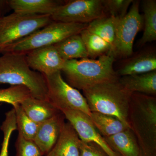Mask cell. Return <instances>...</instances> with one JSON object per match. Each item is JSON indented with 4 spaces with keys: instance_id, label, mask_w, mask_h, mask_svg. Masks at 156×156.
Masks as SVG:
<instances>
[{
    "instance_id": "cell-5",
    "label": "cell",
    "mask_w": 156,
    "mask_h": 156,
    "mask_svg": "<svg viewBox=\"0 0 156 156\" xmlns=\"http://www.w3.org/2000/svg\"><path fill=\"white\" fill-rule=\"evenodd\" d=\"M88 24L53 21L28 36L2 50L1 53L25 54L32 50L56 44L65 39L80 34Z\"/></svg>"
},
{
    "instance_id": "cell-27",
    "label": "cell",
    "mask_w": 156,
    "mask_h": 156,
    "mask_svg": "<svg viewBox=\"0 0 156 156\" xmlns=\"http://www.w3.org/2000/svg\"><path fill=\"white\" fill-rule=\"evenodd\" d=\"M133 0H102L104 9L110 16L121 20L128 13V10Z\"/></svg>"
},
{
    "instance_id": "cell-10",
    "label": "cell",
    "mask_w": 156,
    "mask_h": 156,
    "mask_svg": "<svg viewBox=\"0 0 156 156\" xmlns=\"http://www.w3.org/2000/svg\"><path fill=\"white\" fill-rule=\"evenodd\" d=\"M62 113L72 126L82 141L94 143L102 148L108 156H120L109 145L88 115L74 110L65 111Z\"/></svg>"
},
{
    "instance_id": "cell-21",
    "label": "cell",
    "mask_w": 156,
    "mask_h": 156,
    "mask_svg": "<svg viewBox=\"0 0 156 156\" xmlns=\"http://www.w3.org/2000/svg\"><path fill=\"white\" fill-rule=\"evenodd\" d=\"M120 20L112 16H105L89 23L86 29L108 42L112 48L114 42L117 27Z\"/></svg>"
},
{
    "instance_id": "cell-2",
    "label": "cell",
    "mask_w": 156,
    "mask_h": 156,
    "mask_svg": "<svg viewBox=\"0 0 156 156\" xmlns=\"http://www.w3.org/2000/svg\"><path fill=\"white\" fill-rule=\"evenodd\" d=\"M83 92L91 112L116 117L132 130L129 113L132 93L125 89L119 80L98 84Z\"/></svg>"
},
{
    "instance_id": "cell-16",
    "label": "cell",
    "mask_w": 156,
    "mask_h": 156,
    "mask_svg": "<svg viewBox=\"0 0 156 156\" xmlns=\"http://www.w3.org/2000/svg\"><path fill=\"white\" fill-rule=\"evenodd\" d=\"M20 105L27 115L38 124L61 112L48 100L38 99L32 96L25 99Z\"/></svg>"
},
{
    "instance_id": "cell-20",
    "label": "cell",
    "mask_w": 156,
    "mask_h": 156,
    "mask_svg": "<svg viewBox=\"0 0 156 156\" xmlns=\"http://www.w3.org/2000/svg\"><path fill=\"white\" fill-rule=\"evenodd\" d=\"M90 119L98 131L104 137L131 129L118 118L112 116L92 112Z\"/></svg>"
},
{
    "instance_id": "cell-6",
    "label": "cell",
    "mask_w": 156,
    "mask_h": 156,
    "mask_svg": "<svg viewBox=\"0 0 156 156\" xmlns=\"http://www.w3.org/2000/svg\"><path fill=\"white\" fill-rule=\"evenodd\" d=\"M53 20L48 15L12 14L1 17L0 20V53L2 50L34 32L50 24Z\"/></svg>"
},
{
    "instance_id": "cell-25",
    "label": "cell",
    "mask_w": 156,
    "mask_h": 156,
    "mask_svg": "<svg viewBox=\"0 0 156 156\" xmlns=\"http://www.w3.org/2000/svg\"><path fill=\"white\" fill-rule=\"evenodd\" d=\"M31 96L30 91L24 86H11L0 89V102L9 104L13 106L20 104Z\"/></svg>"
},
{
    "instance_id": "cell-14",
    "label": "cell",
    "mask_w": 156,
    "mask_h": 156,
    "mask_svg": "<svg viewBox=\"0 0 156 156\" xmlns=\"http://www.w3.org/2000/svg\"><path fill=\"white\" fill-rule=\"evenodd\" d=\"M7 2L9 8L17 14L50 16L62 5L54 0H9Z\"/></svg>"
},
{
    "instance_id": "cell-28",
    "label": "cell",
    "mask_w": 156,
    "mask_h": 156,
    "mask_svg": "<svg viewBox=\"0 0 156 156\" xmlns=\"http://www.w3.org/2000/svg\"><path fill=\"white\" fill-rule=\"evenodd\" d=\"M15 147L16 156H43L41 151L34 140L25 139L18 134Z\"/></svg>"
},
{
    "instance_id": "cell-12",
    "label": "cell",
    "mask_w": 156,
    "mask_h": 156,
    "mask_svg": "<svg viewBox=\"0 0 156 156\" xmlns=\"http://www.w3.org/2000/svg\"><path fill=\"white\" fill-rule=\"evenodd\" d=\"M61 112L40 123L34 141L41 151L47 154L55 145L65 121Z\"/></svg>"
},
{
    "instance_id": "cell-7",
    "label": "cell",
    "mask_w": 156,
    "mask_h": 156,
    "mask_svg": "<svg viewBox=\"0 0 156 156\" xmlns=\"http://www.w3.org/2000/svg\"><path fill=\"white\" fill-rule=\"evenodd\" d=\"M44 76L48 100L55 108L61 113L69 110L79 111L90 117L92 112L84 95L63 80L61 71Z\"/></svg>"
},
{
    "instance_id": "cell-18",
    "label": "cell",
    "mask_w": 156,
    "mask_h": 156,
    "mask_svg": "<svg viewBox=\"0 0 156 156\" xmlns=\"http://www.w3.org/2000/svg\"><path fill=\"white\" fill-rule=\"evenodd\" d=\"M155 70H156V53L148 52L131 58L122 66L118 73L123 76L145 73Z\"/></svg>"
},
{
    "instance_id": "cell-23",
    "label": "cell",
    "mask_w": 156,
    "mask_h": 156,
    "mask_svg": "<svg viewBox=\"0 0 156 156\" xmlns=\"http://www.w3.org/2000/svg\"><path fill=\"white\" fill-rule=\"evenodd\" d=\"M80 35L86 47L89 57L94 58L108 54L112 46L100 37L90 32L87 29L80 33Z\"/></svg>"
},
{
    "instance_id": "cell-13",
    "label": "cell",
    "mask_w": 156,
    "mask_h": 156,
    "mask_svg": "<svg viewBox=\"0 0 156 156\" xmlns=\"http://www.w3.org/2000/svg\"><path fill=\"white\" fill-rule=\"evenodd\" d=\"M81 140L69 122L62 127L58 139L46 156H80Z\"/></svg>"
},
{
    "instance_id": "cell-19",
    "label": "cell",
    "mask_w": 156,
    "mask_h": 156,
    "mask_svg": "<svg viewBox=\"0 0 156 156\" xmlns=\"http://www.w3.org/2000/svg\"><path fill=\"white\" fill-rule=\"evenodd\" d=\"M54 46L65 61L89 57L80 34L71 36L54 45Z\"/></svg>"
},
{
    "instance_id": "cell-30",
    "label": "cell",
    "mask_w": 156,
    "mask_h": 156,
    "mask_svg": "<svg viewBox=\"0 0 156 156\" xmlns=\"http://www.w3.org/2000/svg\"><path fill=\"white\" fill-rule=\"evenodd\" d=\"M142 156H156V150H141Z\"/></svg>"
},
{
    "instance_id": "cell-1",
    "label": "cell",
    "mask_w": 156,
    "mask_h": 156,
    "mask_svg": "<svg viewBox=\"0 0 156 156\" xmlns=\"http://www.w3.org/2000/svg\"><path fill=\"white\" fill-rule=\"evenodd\" d=\"M115 60L113 56L107 54L97 59L87 58L67 60L61 71L70 86L83 91L98 84L119 80L113 68Z\"/></svg>"
},
{
    "instance_id": "cell-22",
    "label": "cell",
    "mask_w": 156,
    "mask_h": 156,
    "mask_svg": "<svg viewBox=\"0 0 156 156\" xmlns=\"http://www.w3.org/2000/svg\"><path fill=\"white\" fill-rule=\"evenodd\" d=\"M143 19L144 28L142 37L140 41V46L156 40V1L146 0L143 2Z\"/></svg>"
},
{
    "instance_id": "cell-29",
    "label": "cell",
    "mask_w": 156,
    "mask_h": 156,
    "mask_svg": "<svg viewBox=\"0 0 156 156\" xmlns=\"http://www.w3.org/2000/svg\"><path fill=\"white\" fill-rule=\"evenodd\" d=\"M80 156H108L104 151L92 142H86L81 140Z\"/></svg>"
},
{
    "instance_id": "cell-15",
    "label": "cell",
    "mask_w": 156,
    "mask_h": 156,
    "mask_svg": "<svg viewBox=\"0 0 156 156\" xmlns=\"http://www.w3.org/2000/svg\"><path fill=\"white\" fill-rule=\"evenodd\" d=\"M104 138L111 147L120 156H142L136 136L131 129Z\"/></svg>"
},
{
    "instance_id": "cell-4",
    "label": "cell",
    "mask_w": 156,
    "mask_h": 156,
    "mask_svg": "<svg viewBox=\"0 0 156 156\" xmlns=\"http://www.w3.org/2000/svg\"><path fill=\"white\" fill-rule=\"evenodd\" d=\"M129 122L140 149H156V101L139 93L131 95Z\"/></svg>"
},
{
    "instance_id": "cell-24",
    "label": "cell",
    "mask_w": 156,
    "mask_h": 156,
    "mask_svg": "<svg viewBox=\"0 0 156 156\" xmlns=\"http://www.w3.org/2000/svg\"><path fill=\"white\" fill-rule=\"evenodd\" d=\"M15 111L16 124L18 134L25 139L34 140L39 124L33 121L27 115L20 106L17 104L13 106Z\"/></svg>"
},
{
    "instance_id": "cell-26",
    "label": "cell",
    "mask_w": 156,
    "mask_h": 156,
    "mask_svg": "<svg viewBox=\"0 0 156 156\" xmlns=\"http://www.w3.org/2000/svg\"><path fill=\"white\" fill-rule=\"evenodd\" d=\"M3 133L0 156H9V146L12 133L17 130L15 111L12 108L5 114V118L1 126Z\"/></svg>"
},
{
    "instance_id": "cell-3",
    "label": "cell",
    "mask_w": 156,
    "mask_h": 156,
    "mask_svg": "<svg viewBox=\"0 0 156 156\" xmlns=\"http://www.w3.org/2000/svg\"><path fill=\"white\" fill-rule=\"evenodd\" d=\"M0 84L24 86L33 97L48 100L44 76L29 66L25 54L7 53L0 56Z\"/></svg>"
},
{
    "instance_id": "cell-9",
    "label": "cell",
    "mask_w": 156,
    "mask_h": 156,
    "mask_svg": "<svg viewBox=\"0 0 156 156\" xmlns=\"http://www.w3.org/2000/svg\"><path fill=\"white\" fill-rule=\"evenodd\" d=\"M102 0H75L58 6L51 16L54 21L88 24L105 17Z\"/></svg>"
},
{
    "instance_id": "cell-11",
    "label": "cell",
    "mask_w": 156,
    "mask_h": 156,
    "mask_svg": "<svg viewBox=\"0 0 156 156\" xmlns=\"http://www.w3.org/2000/svg\"><path fill=\"white\" fill-rule=\"evenodd\" d=\"M25 55L29 66L44 76L61 71L66 61L61 58L54 45L32 50Z\"/></svg>"
},
{
    "instance_id": "cell-31",
    "label": "cell",
    "mask_w": 156,
    "mask_h": 156,
    "mask_svg": "<svg viewBox=\"0 0 156 156\" xmlns=\"http://www.w3.org/2000/svg\"><path fill=\"white\" fill-rule=\"evenodd\" d=\"M1 17H0V20H1Z\"/></svg>"
},
{
    "instance_id": "cell-17",
    "label": "cell",
    "mask_w": 156,
    "mask_h": 156,
    "mask_svg": "<svg viewBox=\"0 0 156 156\" xmlns=\"http://www.w3.org/2000/svg\"><path fill=\"white\" fill-rule=\"evenodd\" d=\"M119 81L125 89L131 93L156 94V70L145 73L123 76Z\"/></svg>"
},
{
    "instance_id": "cell-8",
    "label": "cell",
    "mask_w": 156,
    "mask_h": 156,
    "mask_svg": "<svg viewBox=\"0 0 156 156\" xmlns=\"http://www.w3.org/2000/svg\"><path fill=\"white\" fill-rule=\"evenodd\" d=\"M139 1H133L130 10L120 20L114 42L108 55L115 58L132 55L134 39L144 24L143 17L139 12Z\"/></svg>"
}]
</instances>
